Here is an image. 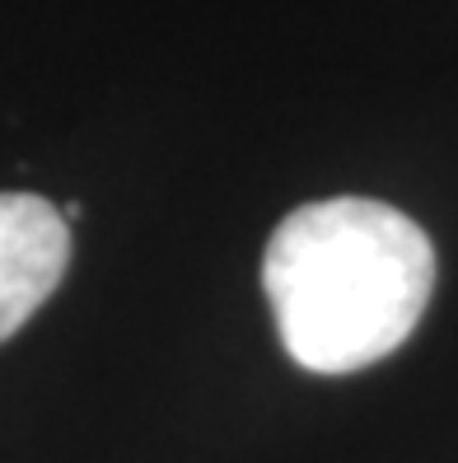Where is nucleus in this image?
Here are the masks:
<instances>
[{
	"label": "nucleus",
	"instance_id": "1",
	"mask_svg": "<svg viewBox=\"0 0 458 463\" xmlns=\"http://www.w3.org/2000/svg\"><path fill=\"white\" fill-rule=\"evenodd\" d=\"M262 290L294 365L351 374L412 337L435 290V249L388 202H309L272 230Z\"/></svg>",
	"mask_w": 458,
	"mask_h": 463
},
{
	"label": "nucleus",
	"instance_id": "2",
	"mask_svg": "<svg viewBox=\"0 0 458 463\" xmlns=\"http://www.w3.org/2000/svg\"><path fill=\"white\" fill-rule=\"evenodd\" d=\"M70 225L38 193H0V342H10L61 286Z\"/></svg>",
	"mask_w": 458,
	"mask_h": 463
}]
</instances>
